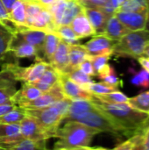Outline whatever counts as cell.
<instances>
[{"instance_id": "cell-1", "label": "cell", "mask_w": 149, "mask_h": 150, "mask_svg": "<svg viewBox=\"0 0 149 150\" xmlns=\"http://www.w3.org/2000/svg\"><path fill=\"white\" fill-rule=\"evenodd\" d=\"M94 105L115 123H117L126 134V137L141 134L149 126V114L131 108L127 103L107 104L97 99L92 100Z\"/></svg>"}, {"instance_id": "cell-2", "label": "cell", "mask_w": 149, "mask_h": 150, "mask_svg": "<svg viewBox=\"0 0 149 150\" xmlns=\"http://www.w3.org/2000/svg\"><path fill=\"white\" fill-rule=\"evenodd\" d=\"M71 100L64 98L47 107L40 109H25L26 116L32 118L47 134V137L55 138L56 133L63 122Z\"/></svg>"}, {"instance_id": "cell-3", "label": "cell", "mask_w": 149, "mask_h": 150, "mask_svg": "<svg viewBox=\"0 0 149 150\" xmlns=\"http://www.w3.org/2000/svg\"><path fill=\"white\" fill-rule=\"evenodd\" d=\"M100 134L97 130L87 127L80 122L69 120L59 128L55 138L54 149H75L89 147L93 138Z\"/></svg>"}, {"instance_id": "cell-4", "label": "cell", "mask_w": 149, "mask_h": 150, "mask_svg": "<svg viewBox=\"0 0 149 150\" xmlns=\"http://www.w3.org/2000/svg\"><path fill=\"white\" fill-rule=\"evenodd\" d=\"M149 45V30L130 32L116 41L113 54L120 57L138 59L144 55L145 49Z\"/></svg>"}, {"instance_id": "cell-5", "label": "cell", "mask_w": 149, "mask_h": 150, "mask_svg": "<svg viewBox=\"0 0 149 150\" xmlns=\"http://www.w3.org/2000/svg\"><path fill=\"white\" fill-rule=\"evenodd\" d=\"M72 120L80 122L87 127L94 128L99 133H108L119 137L126 136L124 129H122L107 114L99 110L96 105L92 110L75 117Z\"/></svg>"}, {"instance_id": "cell-6", "label": "cell", "mask_w": 149, "mask_h": 150, "mask_svg": "<svg viewBox=\"0 0 149 150\" xmlns=\"http://www.w3.org/2000/svg\"><path fill=\"white\" fill-rule=\"evenodd\" d=\"M49 65L42 58L36 57L35 62L29 67H21L18 63H5L3 68L9 70L17 82L32 83L42 76Z\"/></svg>"}, {"instance_id": "cell-7", "label": "cell", "mask_w": 149, "mask_h": 150, "mask_svg": "<svg viewBox=\"0 0 149 150\" xmlns=\"http://www.w3.org/2000/svg\"><path fill=\"white\" fill-rule=\"evenodd\" d=\"M116 40H111L104 34L95 35L86 44H83L90 56L112 55Z\"/></svg>"}, {"instance_id": "cell-8", "label": "cell", "mask_w": 149, "mask_h": 150, "mask_svg": "<svg viewBox=\"0 0 149 150\" xmlns=\"http://www.w3.org/2000/svg\"><path fill=\"white\" fill-rule=\"evenodd\" d=\"M60 74L59 83L63 92L65 98L69 100H77V99H86L93 100L94 97L88 91L84 90L77 83L73 82L66 74Z\"/></svg>"}, {"instance_id": "cell-9", "label": "cell", "mask_w": 149, "mask_h": 150, "mask_svg": "<svg viewBox=\"0 0 149 150\" xmlns=\"http://www.w3.org/2000/svg\"><path fill=\"white\" fill-rule=\"evenodd\" d=\"M114 15L131 32L148 29L149 18L148 12L117 11Z\"/></svg>"}, {"instance_id": "cell-10", "label": "cell", "mask_w": 149, "mask_h": 150, "mask_svg": "<svg viewBox=\"0 0 149 150\" xmlns=\"http://www.w3.org/2000/svg\"><path fill=\"white\" fill-rule=\"evenodd\" d=\"M65 97L61 91L60 83H56L53 88L46 92H42V94L38 97L36 99L28 103L25 105L24 109H40L44 107H47L58 101L64 99Z\"/></svg>"}, {"instance_id": "cell-11", "label": "cell", "mask_w": 149, "mask_h": 150, "mask_svg": "<svg viewBox=\"0 0 149 150\" xmlns=\"http://www.w3.org/2000/svg\"><path fill=\"white\" fill-rule=\"evenodd\" d=\"M20 134L24 139L33 142H47L49 138L41 127L30 117L25 116L19 123Z\"/></svg>"}, {"instance_id": "cell-12", "label": "cell", "mask_w": 149, "mask_h": 150, "mask_svg": "<svg viewBox=\"0 0 149 150\" xmlns=\"http://www.w3.org/2000/svg\"><path fill=\"white\" fill-rule=\"evenodd\" d=\"M17 81L11 73L4 68L0 71V105L11 102V98L17 91Z\"/></svg>"}, {"instance_id": "cell-13", "label": "cell", "mask_w": 149, "mask_h": 150, "mask_svg": "<svg viewBox=\"0 0 149 150\" xmlns=\"http://www.w3.org/2000/svg\"><path fill=\"white\" fill-rule=\"evenodd\" d=\"M14 35L21 40L35 47L39 52H42L43 45L47 36L46 32L28 27H18V32Z\"/></svg>"}, {"instance_id": "cell-14", "label": "cell", "mask_w": 149, "mask_h": 150, "mask_svg": "<svg viewBox=\"0 0 149 150\" xmlns=\"http://www.w3.org/2000/svg\"><path fill=\"white\" fill-rule=\"evenodd\" d=\"M41 94L42 92L31 83H23L21 88L17 91L11 98V102L15 105L23 108L25 105L36 99Z\"/></svg>"}, {"instance_id": "cell-15", "label": "cell", "mask_w": 149, "mask_h": 150, "mask_svg": "<svg viewBox=\"0 0 149 150\" xmlns=\"http://www.w3.org/2000/svg\"><path fill=\"white\" fill-rule=\"evenodd\" d=\"M69 25L74 31V33H76V35L77 36V38L80 40L90 36L93 37L96 35V32L93 29L91 24L90 23L85 14L84 8L81 12H79L74 18V19L72 20Z\"/></svg>"}, {"instance_id": "cell-16", "label": "cell", "mask_w": 149, "mask_h": 150, "mask_svg": "<svg viewBox=\"0 0 149 150\" xmlns=\"http://www.w3.org/2000/svg\"><path fill=\"white\" fill-rule=\"evenodd\" d=\"M68 44L61 40L49 63L52 68L61 74H67L68 71Z\"/></svg>"}, {"instance_id": "cell-17", "label": "cell", "mask_w": 149, "mask_h": 150, "mask_svg": "<svg viewBox=\"0 0 149 150\" xmlns=\"http://www.w3.org/2000/svg\"><path fill=\"white\" fill-rule=\"evenodd\" d=\"M84 11L96 32V35L104 34L107 22L111 16L105 13L99 8H84Z\"/></svg>"}, {"instance_id": "cell-18", "label": "cell", "mask_w": 149, "mask_h": 150, "mask_svg": "<svg viewBox=\"0 0 149 150\" xmlns=\"http://www.w3.org/2000/svg\"><path fill=\"white\" fill-rule=\"evenodd\" d=\"M10 52H11L16 58H30L33 56L35 58L40 57V52L35 47L21 40L15 35Z\"/></svg>"}, {"instance_id": "cell-19", "label": "cell", "mask_w": 149, "mask_h": 150, "mask_svg": "<svg viewBox=\"0 0 149 150\" xmlns=\"http://www.w3.org/2000/svg\"><path fill=\"white\" fill-rule=\"evenodd\" d=\"M60 74L50 65L42 74V76L34 83H31L37 89H39L41 92H46L53 88L56 83H59Z\"/></svg>"}, {"instance_id": "cell-20", "label": "cell", "mask_w": 149, "mask_h": 150, "mask_svg": "<svg viewBox=\"0 0 149 150\" xmlns=\"http://www.w3.org/2000/svg\"><path fill=\"white\" fill-rule=\"evenodd\" d=\"M47 142H33L26 139L0 144V150H48Z\"/></svg>"}, {"instance_id": "cell-21", "label": "cell", "mask_w": 149, "mask_h": 150, "mask_svg": "<svg viewBox=\"0 0 149 150\" xmlns=\"http://www.w3.org/2000/svg\"><path fill=\"white\" fill-rule=\"evenodd\" d=\"M130 32L131 31L126 26H125L115 15H112L110 17L107 22L104 35L110 38L111 40L117 41Z\"/></svg>"}, {"instance_id": "cell-22", "label": "cell", "mask_w": 149, "mask_h": 150, "mask_svg": "<svg viewBox=\"0 0 149 150\" xmlns=\"http://www.w3.org/2000/svg\"><path fill=\"white\" fill-rule=\"evenodd\" d=\"M30 28L42 30L47 33H54L56 27L54 23V19L51 13L46 7H44L40 11V12L35 17Z\"/></svg>"}, {"instance_id": "cell-23", "label": "cell", "mask_w": 149, "mask_h": 150, "mask_svg": "<svg viewBox=\"0 0 149 150\" xmlns=\"http://www.w3.org/2000/svg\"><path fill=\"white\" fill-rule=\"evenodd\" d=\"M68 58H69V64H68V71L78 69L79 65L85 60L90 58L89 54L87 53L83 45L81 44H72L68 47ZM67 73V74H68Z\"/></svg>"}, {"instance_id": "cell-24", "label": "cell", "mask_w": 149, "mask_h": 150, "mask_svg": "<svg viewBox=\"0 0 149 150\" xmlns=\"http://www.w3.org/2000/svg\"><path fill=\"white\" fill-rule=\"evenodd\" d=\"M19 124H0V144L22 139Z\"/></svg>"}, {"instance_id": "cell-25", "label": "cell", "mask_w": 149, "mask_h": 150, "mask_svg": "<svg viewBox=\"0 0 149 150\" xmlns=\"http://www.w3.org/2000/svg\"><path fill=\"white\" fill-rule=\"evenodd\" d=\"M61 39L54 33H47L46 36V40L43 45L42 53L44 55V61L47 63H50L54 54L55 53Z\"/></svg>"}, {"instance_id": "cell-26", "label": "cell", "mask_w": 149, "mask_h": 150, "mask_svg": "<svg viewBox=\"0 0 149 150\" xmlns=\"http://www.w3.org/2000/svg\"><path fill=\"white\" fill-rule=\"evenodd\" d=\"M128 105L139 112L149 114V90L132 98H128Z\"/></svg>"}, {"instance_id": "cell-27", "label": "cell", "mask_w": 149, "mask_h": 150, "mask_svg": "<svg viewBox=\"0 0 149 150\" xmlns=\"http://www.w3.org/2000/svg\"><path fill=\"white\" fill-rule=\"evenodd\" d=\"M14 34L0 24V62L4 61L11 51Z\"/></svg>"}, {"instance_id": "cell-28", "label": "cell", "mask_w": 149, "mask_h": 150, "mask_svg": "<svg viewBox=\"0 0 149 150\" xmlns=\"http://www.w3.org/2000/svg\"><path fill=\"white\" fill-rule=\"evenodd\" d=\"M97 76H98L99 79L102 80L103 83L119 88V86L122 83L121 80L119 78L118 75L116 74L115 69L109 64H106L97 74Z\"/></svg>"}, {"instance_id": "cell-29", "label": "cell", "mask_w": 149, "mask_h": 150, "mask_svg": "<svg viewBox=\"0 0 149 150\" xmlns=\"http://www.w3.org/2000/svg\"><path fill=\"white\" fill-rule=\"evenodd\" d=\"M117 11L125 12H148V4L147 0H126L122 3Z\"/></svg>"}, {"instance_id": "cell-30", "label": "cell", "mask_w": 149, "mask_h": 150, "mask_svg": "<svg viewBox=\"0 0 149 150\" xmlns=\"http://www.w3.org/2000/svg\"><path fill=\"white\" fill-rule=\"evenodd\" d=\"M10 17L11 21L18 27H26L25 26V4L24 2L17 0L11 11L10 12Z\"/></svg>"}, {"instance_id": "cell-31", "label": "cell", "mask_w": 149, "mask_h": 150, "mask_svg": "<svg viewBox=\"0 0 149 150\" xmlns=\"http://www.w3.org/2000/svg\"><path fill=\"white\" fill-rule=\"evenodd\" d=\"M54 33L61 39V40L66 42L68 45L78 44V41L80 40V39L77 38V36L76 35L70 25H60L55 28Z\"/></svg>"}, {"instance_id": "cell-32", "label": "cell", "mask_w": 149, "mask_h": 150, "mask_svg": "<svg viewBox=\"0 0 149 150\" xmlns=\"http://www.w3.org/2000/svg\"><path fill=\"white\" fill-rule=\"evenodd\" d=\"M94 98L104 103L107 104H120V103H127L128 97L119 91H112L107 94L103 95H93Z\"/></svg>"}, {"instance_id": "cell-33", "label": "cell", "mask_w": 149, "mask_h": 150, "mask_svg": "<svg viewBox=\"0 0 149 150\" xmlns=\"http://www.w3.org/2000/svg\"><path fill=\"white\" fill-rule=\"evenodd\" d=\"M25 116V110L17 106L14 110L0 116V124H19Z\"/></svg>"}, {"instance_id": "cell-34", "label": "cell", "mask_w": 149, "mask_h": 150, "mask_svg": "<svg viewBox=\"0 0 149 150\" xmlns=\"http://www.w3.org/2000/svg\"><path fill=\"white\" fill-rule=\"evenodd\" d=\"M25 26L30 28L32 25V23L35 17L40 12V11L44 8L38 0H31L27 3H25Z\"/></svg>"}, {"instance_id": "cell-35", "label": "cell", "mask_w": 149, "mask_h": 150, "mask_svg": "<svg viewBox=\"0 0 149 150\" xmlns=\"http://www.w3.org/2000/svg\"><path fill=\"white\" fill-rule=\"evenodd\" d=\"M129 71L132 73L131 83L134 86H137L142 89L149 88V74L145 69H142L138 71L131 68Z\"/></svg>"}, {"instance_id": "cell-36", "label": "cell", "mask_w": 149, "mask_h": 150, "mask_svg": "<svg viewBox=\"0 0 149 150\" xmlns=\"http://www.w3.org/2000/svg\"><path fill=\"white\" fill-rule=\"evenodd\" d=\"M69 79H71L73 82H75L76 83H77L79 86H81L82 88H85L87 85L94 83L93 79L91 78V76L86 75L85 73H83V71H81L79 69H76L72 71H70L69 73L66 74Z\"/></svg>"}, {"instance_id": "cell-37", "label": "cell", "mask_w": 149, "mask_h": 150, "mask_svg": "<svg viewBox=\"0 0 149 150\" xmlns=\"http://www.w3.org/2000/svg\"><path fill=\"white\" fill-rule=\"evenodd\" d=\"M84 90L88 91L92 95H103V94H107L112 91H119V88L108 85L103 82L100 83H92L89 85H87Z\"/></svg>"}, {"instance_id": "cell-38", "label": "cell", "mask_w": 149, "mask_h": 150, "mask_svg": "<svg viewBox=\"0 0 149 150\" xmlns=\"http://www.w3.org/2000/svg\"><path fill=\"white\" fill-rule=\"evenodd\" d=\"M110 58H111V55H98V56H90V57L92 66H93V69L95 70L96 76L106 64H108Z\"/></svg>"}, {"instance_id": "cell-39", "label": "cell", "mask_w": 149, "mask_h": 150, "mask_svg": "<svg viewBox=\"0 0 149 150\" xmlns=\"http://www.w3.org/2000/svg\"><path fill=\"white\" fill-rule=\"evenodd\" d=\"M119 0H108L106 2V4L104 6H102L101 8H99V9L102 10L107 15L112 16V15L115 14L116 11L119 8Z\"/></svg>"}, {"instance_id": "cell-40", "label": "cell", "mask_w": 149, "mask_h": 150, "mask_svg": "<svg viewBox=\"0 0 149 150\" xmlns=\"http://www.w3.org/2000/svg\"><path fill=\"white\" fill-rule=\"evenodd\" d=\"M78 69L83 71V73H85L86 75L90 76H96V73H95V70L93 69V66H92V63H91V61L90 58L88 59H85L78 67Z\"/></svg>"}, {"instance_id": "cell-41", "label": "cell", "mask_w": 149, "mask_h": 150, "mask_svg": "<svg viewBox=\"0 0 149 150\" xmlns=\"http://www.w3.org/2000/svg\"><path fill=\"white\" fill-rule=\"evenodd\" d=\"M84 8H101L108 0H77Z\"/></svg>"}, {"instance_id": "cell-42", "label": "cell", "mask_w": 149, "mask_h": 150, "mask_svg": "<svg viewBox=\"0 0 149 150\" xmlns=\"http://www.w3.org/2000/svg\"><path fill=\"white\" fill-rule=\"evenodd\" d=\"M142 134H138L132 136L133 140V150H148L143 144V136Z\"/></svg>"}, {"instance_id": "cell-43", "label": "cell", "mask_w": 149, "mask_h": 150, "mask_svg": "<svg viewBox=\"0 0 149 150\" xmlns=\"http://www.w3.org/2000/svg\"><path fill=\"white\" fill-rule=\"evenodd\" d=\"M113 150H133V138H128V140L119 144Z\"/></svg>"}, {"instance_id": "cell-44", "label": "cell", "mask_w": 149, "mask_h": 150, "mask_svg": "<svg viewBox=\"0 0 149 150\" xmlns=\"http://www.w3.org/2000/svg\"><path fill=\"white\" fill-rule=\"evenodd\" d=\"M16 107H17V105H15L12 102L1 104V105H0V116L8 113L9 112L14 110Z\"/></svg>"}, {"instance_id": "cell-45", "label": "cell", "mask_w": 149, "mask_h": 150, "mask_svg": "<svg viewBox=\"0 0 149 150\" xmlns=\"http://www.w3.org/2000/svg\"><path fill=\"white\" fill-rule=\"evenodd\" d=\"M138 62L140 63V65L141 66V68L143 69H145L148 73L149 74V58L143 55V56H141L137 59Z\"/></svg>"}, {"instance_id": "cell-46", "label": "cell", "mask_w": 149, "mask_h": 150, "mask_svg": "<svg viewBox=\"0 0 149 150\" xmlns=\"http://www.w3.org/2000/svg\"><path fill=\"white\" fill-rule=\"evenodd\" d=\"M4 8L6 9V11L10 13L13 8V5L15 4V3L17 2V0H1Z\"/></svg>"}, {"instance_id": "cell-47", "label": "cell", "mask_w": 149, "mask_h": 150, "mask_svg": "<svg viewBox=\"0 0 149 150\" xmlns=\"http://www.w3.org/2000/svg\"><path fill=\"white\" fill-rule=\"evenodd\" d=\"M142 136H143V144L145 148L149 150V126L144 130Z\"/></svg>"}, {"instance_id": "cell-48", "label": "cell", "mask_w": 149, "mask_h": 150, "mask_svg": "<svg viewBox=\"0 0 149 150\" xmlns=\"http://www.w3.org/2000/svg\"><path fill=\"white\" fill-rule=\"evenodd\" d=\"M55 0H38V2L44 7H47L48 5H50L52 3H54Z\"/></svg>"}, {"instance_id": "cell-49", "label": "cell", "mask_w": 149, "mask_h": 150, "mask_svg": "<svg viewBox=\"0 0 149 150\" xmlns=\"http://www.w3.org/2000/svg\"><path fill=\"white\" fill-rule=\"evenodd\" d=\"M52 150H88V149L87 147H84V148H75V149H54Z\"/></svg>"}, {"instance_id": "cell-50", "label": "cell", "mask_w": 149, "mask_h": 150, "mask_svg": "<svg viewBox=\"0 0 149 150\" xmlns=\"http://www.w3.org/2000/svg\"><path fill=\"white\" fill-rule=\"evenodd\" d=\"M88 150H113V149H105V148H102V147H94V148H91V147H87Z\"/></svg>"}, {"instance_id": "cell-51", "label": "cell", "mask_w": 149, "mask_h": 150, "mask_svg": "<svg viewBox=\"0 0 149 150\" xmlns=\"http://www.w3.org/2000/svg\"><path fill=\"white\" fill-rule=\"evenodd\" d=\"M144 55L148 57L149 58V45L147 47V48L145 49V52H144Z\"/></svg>"}, {"instance_id": "cell-52", "label": "cell", "mask_w": 149, "mask_h": 150, "mask_svg": "<svg viewBox=\"0 0 149 150\" xmlns=\"http://www.w3.org/2000/svg\"><path fill=\"white\" fill-rule=\"evenodd\" d=\"M125 1H126V0H119V5L122 4V3H124Z\"/></svg>"}, {"instance_id": "cell-53", "label": "cell", "mask_w": 149, "mask_h": 150, "mask_svg": "<svg viewBox=\"0 0 149 150\" xmlns=\"http://www.w3.org/2000/svg\"><path fill=\"white\" fill-rule=\"evenodd\" d=\"M19 1H22V2H24V3H27V2H29V1H31V0H19Z\"/></svg>"}, {"instance_id": "cell-54", "label": "cell", "mask_w": 149, "mask_h": 150, "mask_svg": "<svg viewBox=\"0 0 149 150\" xmlns=\"http://www.w3.org/2000/svg\"><path fill=\"white\" fill-rule=\"evenodd\" d=\"M148 1V17H149V0H147ZM148 21H149V18H148Z\"/></svg>"}]
</instances>
